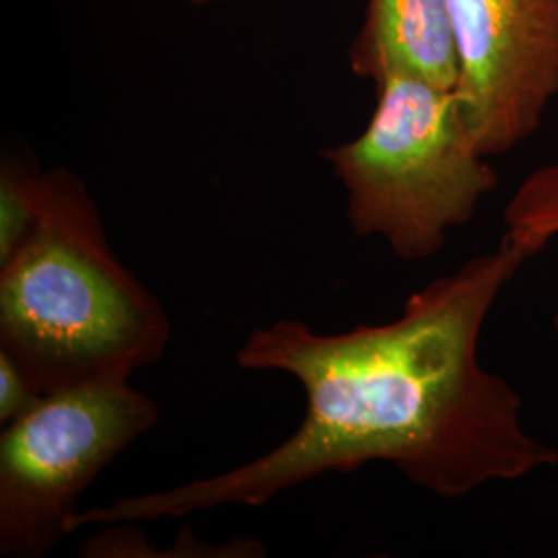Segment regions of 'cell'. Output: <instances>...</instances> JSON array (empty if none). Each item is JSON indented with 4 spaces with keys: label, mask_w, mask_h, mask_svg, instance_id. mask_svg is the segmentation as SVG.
<instances>
[{
    "label": "cell",
    "mask_w": 558,
    "mask_h": 558,
    "mask_svg": "<svg viewBox=\"0 0 558 558\" xmlns=\"http://www.w3.org/2000/svg\"><path fill=\"white\" fill-rule=\"evenodd\" d=\"M505 234L542 253L558 239V161L539 166L519 182L502 211ZM558 343V315L555 317Z\"/></svg>",
    "instance_id": "obj_7"
},
{
    "label": "cell",
    "mask_w": 558,
    "mask_h": 558,
    "mask_svg": "<svg viewBox=\"0 0 558 558\" xmlns=\"http://www.w3.org/2000/svg\"><path fill=\"white\" fill-rule=\"evenodd\" d=\"M160 422L158 401L106 380L46 393L0 437V557H46L92 482Z\"/></svg>",
    "instance_id": "obj_4"
},
{
    "label": "cell",
    "mask_w": 558,
    "mask_h": 558,
    "mask_svg": "<svg viewBox=\"0 0 558 558\" xmlns=\"http://www.w3.org/2000/svg\"><path fill=\"white\" fill-rule=\"evenodd\" d=\"M456 92L484 156L530 140L558 96V0H449Z\"/></svg>",
    "instance_id": "obj_5"
},
{
    "label": "cell",
    "mask_w": 558,
    "mask_h": 558,
    "mask_svg": "<svg viewBox=\"0 0 558 558\" xmlns=\"http://www.w3.org/2000/svg\"><path fill=\"white\" fill-rule=\"evenodd\" d=\"M356 140L323 158L348 193L360 239H380L401 260L435 257L449 234L474 220L499 177L482 154L456 89L389 75Z\"/></svg>",
    "instance_id": "obj_3"
},
{
    "label": "cell",
    "mask_w": 558,
    "mask_h": 558,
    "mask_svg": "<svg viewBox=\"0 0 558 558\" xmlns=\"http://www.w3.org/2000/svg\"><path fill=\"white\" fill-rule=\"evenodd\" d=\"M41 174L17 160L0 168V265L32 234L40 211Z\"/></svg>",
    "instance_id": "obj_8"
},
{
    "label": "cell",
    "mask_w": 558,
    "mask_h": 558,
    "mask_svg": "<svg viewBox=\"0 0 558 558\" xmlns=\"http://www.w3.org/2000/svg\"><path fill=\"white\" fill-rule=\"evenodd\" d=\"M170 338L160 300L117 259L85 184L64 168L41 172L36 226L0 265V350L46 396L129 380Z\"/></svg>",
    "instance_id": "obj_2"
},
{
    "label": "cell",
    "mask_w": 558,
    "mask_h": 558,
    "mask_svg": "<svg viewBox=\"0 0 558 558\" xmlns=\"http://www.w3.org/2000/svg\"><path fill=\"white\" fill-rule=\"evenodd\" d=\"M44 393L23 373L20 364L0 350V422L7 426L29 414Z\"/></svg>",
    "instance_id": "obj_9"
},
{
    "label": "cell",
    "mask_w": 558,
    "mask_h": 558,
    "mask_svg": "<svg viewBox=\"0 0 558 558\" xmlns=\"http://www.w3.org/2000/svg\"><path fill=\"white\" fill-rule=\"evenodd\" d=\"M193 2H207V0H193Z\"/></svg>",
    "instance_id": "obj_10"
},
{
    "label": "cell",
    "mask_w": 558,
    "mask_h": 558,
    "mask_svg": "<svg viewBox=\"0 0 558 558\" xmlns=\"http://www.w3.org/2000/svg\"><path fill=\"white\" fill-rule=\"evenodd\" d=\"M536 255L502 234L497 248L422 286L396 319L341 333H319L296 319L255 329L236 362L299 383L306 399L299 428L216 476L77 511L69 534L221 507L257 509L304 482L371 461L391 463L412 484L449 500L555 468L557 447L525 426L513 385L480 360L490 311Z\"/></svg>",
    "instance_id": "obj_1"
},
{
    "label": "cell",
    "mask_w": 558,
    "mask_h": 558,
    "mask_svg": "<svg viewBox=\"0 0 558 558\" xmlns=\"http://www.w3.org/2000/svg\"><path fill=\"white\" fill-rule=\"evenodd\" d=\"M350 60L352 71L373 83L410 75L456 89L459 60L449 0H368Z\"/></svg>",
    "instance_id": "obj_6"
}]
</instances>
